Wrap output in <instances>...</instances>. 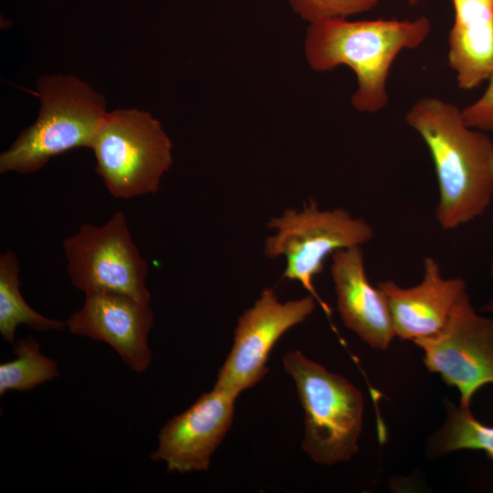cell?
<instances>
[{
    "mask_svg": "<svg viewBox=\"0 0 493 493\" xmlns=\"http://www.w3.org/2000/svg\"><path fill=\"white\" fill-rule=\"evenodd\" d=\"M405 121L424 140L434 162L438 225L453 230L482 215L493 200V140L467 126L455 104L434 97L418 100Z\"/></svg>",
    "mask_w": 493,
    "mask_h": 493,
    "instance_id": "1",
    "label": "cell"
},
{
    "mask_svg": "<svg viewBox=\"0 0 493 493\" xmlns=\"http://www.w3.org/2000/svg\"><path fill=\"white\" fill-rule=\"evenodd\" d=\"M430 31L425 16L415 20L323 19L308 27L305 57L316 71L350 67L358 84L351 99L352 106L361 112L375 113L388 104L386 82L393 60L403 49L418 47Z\"/></svg>",
    "mask_w": 493,
    "mask_h": 493,
    "instance_id": "2",
    "label": "cell"
},
{
    "mask_svg": "<svg viewBox=\"0 0 493 493\" xmlns=\"http://www.w3.org/2000/svg\"><path fill=\"white\" fill-rule=\"evenodd\" d=\"M37 87L38 117L1 153V173H32L57 155L91 148L106 118L105 98L72 75L45 76Z\"/></svg>",
    "mask_w": 493,
    "mask_h": 493,
    "instance_id": "3",
    "label": "cell"
},
{
    "mask_svg": "<svg viewBox=\"0 0 493 493\" xmlns=\"http://www.w3.org/2000/svg\"><path fill=\"white\" fill-rule=\"evenodd\" d=\"M282 362L304 412V452L321 465L349 461L358 451L362 432V393L298 350L287 352Z\"/></svg>",
    "mask_w": 493,
    "mask_h": 493,
    "instance_id": "4",
    "label": "cell"
},
{
    "mask_svg": "<svg viewBox=\"0 0 493 493\" xmlns=\"http://www.w3.org/2000/svg\"><path fill=\"white\" fill-rule=\"evenodd\" d=\"M91 149L95 170L116 198L155 194L173 163V144L160 122L137 109L108 112Z\"/></svg>",
    "mask_w": 493,
    "mask_h": 493,
    "instance_id": "5",
    "label": "cell"
},
{
    "mask_svg": "<svg viewBox=\"0 0 493 493\" xmlns=\"http://www.w3.org/2000/svg\"><path fill=\"white\" fill-rule=\"evenodd\" d=\"M267 226L277 232L266 238L265 256H284L287 263L282 278L299 281L330 318L331 310L316 291L314 278L322 272L329 255L371 241L374 234L372 226L342 208L320 209L310 199L300 211L286 209L281 215L270 218Z\"/></svg>",
    "mask_w": 493,
    "mask_h": 493,
    "instance_id": "6",
    "label": "cell"
},
{
    "mask_svg": "<svg viewBox=\"0 0 493 493\" xmlns=\"http://www.w3.org/2000/svg\"><path fill=\"white\" fill-rule=\"evenodd\" d=\"M68 274L85 294L110 292L150 302L148 267L133 243L124 214L116 212L103 226L83 224L64 239Z\"/></svg>",
    "mask_w": 493,
    "mask_h": 493,
    "instance_id": "7",
    "label": "cell"
},
{
    "mask_svg": "<svg viewBox=\"0 0 493 493\" xmlns=\"http://www.w3.org/2000/svg\"><path fill=\"white\" fill-rule=\"evenodd\" d=\"M414 343L428 371L458 390L460 406L469 408L475 393L493 383V319L475 310L467 291L439 333Z\"/></svg>",
    "mask_w": 493,
    "mask_h": 493,
    "instance_id": "8",
    "label": "cell"
},
{
    "mask_svg": "<svg viewBox=\"0 0 493 493\" xmlns=\"http://www.w3.org/2000/svg\"><path fill=\"white\" fill-rule=\"evenodd\" d=\"M317 302L312 295L281 302L274 289L264 288L254 305L239 316L233 346L214 387L238 397L257 384L268 372L267 362L278 340L303 322Z\"/></svg>",
    "mask_w": 493,
    "mask_h": 493,
    "instance_id": "9",
    "label": "cell"
},
{
    "mask_svg": "<svg viewBox=\"0 0 493 493\" xmlns=\"http://www.w3.org/2000/svg\"><path fill=\"white\" fill-rule=\"evenodd\" d=\"M236 398L215 387L202 393L161 428L152 460L163 462L168 473L206 471L232 425Z\"/></svg>",
    "mask_w": 493,
    "mask_h": 493,
    "instance_id": "10",
    "label": "cell"
},
{
    "mask_svg": "<svg viewBox=\"0 0 493 493\" xmlns=\"http://www.w3.org/2000/svg\"><path fill=\"white\" fill-rule=\"evenodd\" d=\"M152 323L150 302L110 292L86 294L81 309L66 321L71 333L110 345L136 372L151 364L148 335Z\"/></svg>",
    "mask_w": 493,
    "mask_h": 493,
    "instance_id": "11",
    "label": "cell"
},
{
    "mask_svg": "<svg viewBox=\"0 0 493 493\" xmlns=\"http://www.w3.org/2000/svg\"><path fill=\"white\" fill-rule=\"evenodd\" d=\"M384 294L392 315L395 336L413 341L439 333L462 295L466 281L443 277L438 262L424 258V276L415 286L402 288L392 280L376 285Z\"/></svg>",
    "mask_w": 493,
    "mask_h": 493,
    "instance_id": "12",
    "label": "cell"
},
{
    "mask_svg": "<svg viewBox=\"0 0 493 493\" xmlns=\"http://www.w3.org/2000/svg\"><path fill=\"white\" fill-rule=\"evenodd\" d=\"M361 246L331 254L337 309L347 329L373 349L385 351L396 337L392 315L384 294L367 278Z\"/></svg>",
    "mask_w": 493,
    "mask_h": 493,
    "instance_id": "13",
    "label": "cell"
},
{
    "mask_svg": "<svg viewBox=\"0 0 493 493\" xmlns=\"http://www.w3.org/2000/svg\"><path fill=\"white\" fill-rule=\"evenodd\" d=\"M455 21L448 37V64L458 88L478 87L493 73V0H452Z\"/></svg>",
    "mask_w": 493,
    "mask_h": 493,
    "instance_id": "14",
    "label": "cell"
},
{
    "mask_svg": "<svg viewBox=\"0 0 493 493\" xmlns=\"http://www.w3.org/2000/svg\"><path fill=\"white\" fill-rule=\"evenodd\" d=\"M19 287L18 259L7 249L0 256V333L6 342L15 344V332L21 324L38 331L64 330L66 322L46 318L30 308Z\"/></svg>",
    "mask_w": 493,
    "mask_h": 493,
    "instance_id": "15",
    "label": "cell"
},
{
    "mask_svg": "<svg viewBox=\"0 0 493 493\" xmlns=\"http://www.w3.org/2000/svg\"><path fill=\"white\" fill-rule=\"evenodd\" d=\"M446 419L429 439L428 453L439 456L461 449L482 450L493 459V426L477 421L469 408L446 403Z\"/></svg>",
    "mask_w": 493,
    "mask_h": 493,
    "instance_id": "16",
    "label": "cell"
},
{
    "mask_svg": "<svg viewBox=\"0 0 493 493\" xmlns=\"http://www.w3.org/2000/svg\"><path fill=\"white\" fill-rule=\"evenodd\" d=\"M16 358L0 364V394L28 391L59 376L58 363L40 351L33 337L18 339L13 345Z\"/></svg>",
    "mask_w": 493,
    "mask_h": 493,
    "instance_id": "17",
    "label": "cell"
},
{
    "mask_svg": "<svg viewBox=\"0 0 493 493\" xmlns=\"http://www.w3.org/2000/svg\"><path fill=\"white\" fill-rule=\"evenodd\" d=\"M295 13L309 22L347 16L369 12L379 0H287Z\"/></svg>",
    "mask_w": 493,
    "mask_h": 493,
    "instance_id": "18",
    "label": "cell"
},
{
    "mask_svg": "<svg viewBox=\"0 0 493 493\" xmlns=\"http://www.w3.org/2000/svg\"><path fill=\"white\" fill-rule=\"evenodd\" d=\"M483 95L462 110L464 121L470 128L493 133V73Z\"/></svg>",
    "mask_w": 493,
    "mask_h": 493,
    "instance_id": "19",
    "label": "cell"
},
{
    "mask_svg": "<svg viewBox=\"0 0 493 493\" xmlns=\"http://www.w3.org/2000/svg\"><path fill=\"white\" fill-rule=\"evenodd\" d=\"M484 310L493 313V299H490L484 307Z\"/></svg>",
    "mask_w": 493,
    "mask_h": 493,
    "instance_id": "20",
    "label": "cell"
},
{
    "mask_svg": "<svg viewBox=\"0 0 493 493\" xmlns=\"http://www.w3.org/2000/svg\"><path fill=\"white\" fill-rule=\"evenodd\" d=\"M421 0H409V4L410 5H416L418 2H420Z\"/></svg>",
    "mask_w": 493,
    "mask_h": 493,
    "instance_id": "21",
    "label": "cell"
},
{
    "mask_svg": "<svg viewBox=\"0 0 493 493\" xmlns=\"http://www.w3.org/2000/svg\"><path fill=\"white\" fill-rule=\"evenodd\" d=\"M490 275L493 277V257H492L491 265H490Z\"/></svg>",
    "mask_w": 493,
    "mask_h": 493,
    "instance_id": "22",
    "label": "cell"
}]
</instances>
